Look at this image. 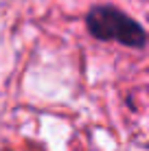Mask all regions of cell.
Listing matches in <instances>:
<instances>
[{
  "label": "cell",
  "instance_id": "1",
  "mask_svg": "<svg viewBox=\"0 0 149 151\" xmlns=\"http://www.w3.org/2000/svg\"><path fill=\"white\" fill-rule=\"evenodd\" d=\"M86 27L96 40L121 42L127 46H143L145 33L132 18L121 13L114 7H94L86 18Z\"/></svg>",
  "mask_w": 149,
  "mask_h": 151
}]
</instances>
